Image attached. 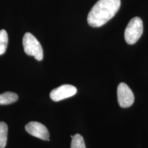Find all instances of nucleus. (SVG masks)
<instances>
[{
  "label": "nucleus",
  "instance_id": "f257e3e1",
  "mask_svg": "<svg viewBox=\"0 0 148 148\" xmlns=\"http://www.w3.org/2000/svg\"><path fill=\"white\" fill-rule=\"evenodd\" d=\"M120 5V0H99L88 13V24L95 27H101L114 16Z\"/></svg>",
  "mask_w": 148,
  "mask_h": 148
},
{
  "label": "nucleus",
  "instance_id": "f03ea898",
  "mask_svg": "<svg viewBox=\"0 0 148 148\" xmlns=\"http://www.w3.org/2000/svg\"><path fill=\"white\" fill-rule=\"evenodd\" d=\"M23 45L25 53L38 61H41L43 58V49L37 38L30 32H26L23 38Z\"/></svg>",
  "mask_w": 148,
  "mask_h": 148
},
{
  "label": "nucleus",
  "instance_id": "7ed1b4c3",
  "mask_svg": "<svg viewBox=\"0 0 148 148\" xmlns=\"http://www.w3.org/2000/svg\"><path fill=\"white\" fill-rule=\"evenodd\" d=\"M143 32V21L139 17H134L128 23L125 31V39L130 45H133L141 37Z\"/></svg>",
  "mask_w": 148,
  "mask_h": 148
},
{
  "label": "nucleus",
  "instance_id": "20e7f679",
  "mask_svg": "<svg viewBox=\"0 0 148 148\" xmlns=\"http://www.w3.org/2000/svg\"><path fill=\"white\" fill-rule=\"evenodd\" d=\"M117 100L119 106L127 108L132 106L134 101V94L130 88L125 83H120L117 90Z\"/></svg>",
  "mask_w": 148,
  "mask_h": 148
},
{
  "label": "nucleus",
  "instance_id": "39448f33",
  "mask_svg": "<svg viewBox=\"0 0 148 148\" xmlns=\"http://www.w3.org/2000/svg\"><path fill=\"white\" fill-rule=\"evenodd\" d=\"M76 93L77 88L74 86L62 85L51 92L50 98L54 101H59L73 97Z\"/></svg>",
  "mask_w": 148,
  "mask_h": 148
},
{
  "label": "nucleus",
  "instance_id": "423d86ee",
  "mask_svg": "<svg viewBox=\"0 0 148 148\" xmlns=\"http://www.w3.org/2000/svg\"><path fill=\"white\" fill-rule=\"evenodd\" d=\"M25 129L30 135L43 140H47L49 137V133L47 127L38 122H29L25 126Z\"/></svg>",
  "mask_w": 148,
  "mask_h": 148
},
{
  "label": "nucleus",
  "instance_id": "0eeeda50",
  "mask_svg": "<svg viewBox=\"0 0 148 148\" xmlns=\"http://www.w3.org/2000/svg\"><path fill=\"white\" fill-rule=\"evenodd\" d=\"M18 99V95L13 92H6L0 95V105H8L15 103Z\"/></svg>",
  "mask_w": 148,
  "mask_h": 148
},
{
  "label": "nucleus",
  "instance_id": "6e6552de",
  "mask_svg": "<svg viewBox=\"0 0 148 148\" xmlns=\"http://www.w3.org/2000/svg\"><path fill=\"white\" fill-rule=\"evenodd\" d=\"M8 126L4 122H0V148H5L7 141Z\"/></svg>",
  "mask_w": 148,
  "mask_h": 148
},
{
  "label": "nucleus",
  "instance_id": "1a4fd4ad",
  "mask_svg": "<svg viewBox=\"0 0 148 148\" xmlns=\"http://www.w3.org/2000/svg\"><path fill=\"white\" fill-rule=\"evenodd\" d=\"M8 43V37L5 30H0V56L5 53Z\"/></svg>",
  "mask_w": 148,
  "mask_h": 148
},
{
  "label": "nucleus",
  "instance_id": "9d476101",
  "mask_svg": "<svg viewBox=\"0 0 148 148\" xmlns=\"http://www.w3.org/2000/svg\"><path fill=\"white\" fill-rule=\"evenodd\" d=\"M70 148H86L84 138L79 134H76L72 139Z\"/></svg>",
  "mask_w": 148,
  "mask_h": 148
},
{
  "label": "nucleus",
  "instance_id": "9b49d317",
  "mask_svg": "<svg viewBox=\"0 0 148 148\" xmlns=\"http://www.w3.org/2000/svg\"><path fill=\"white\" fill-rule=\"evenodd\" d=\"M73 137H74V136H71V137L72 138H73Z\"/></svg>",
  "mask_w": 148,
  "mask_h": 148
}]
</instances>
